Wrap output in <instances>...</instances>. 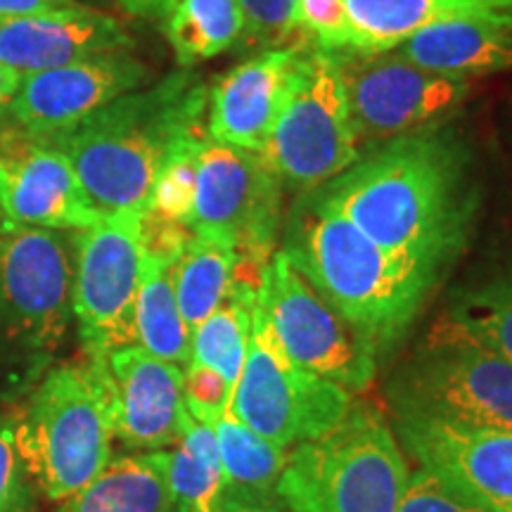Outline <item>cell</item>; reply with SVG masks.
Wrapping results in <instances>:
<instances>
[{"mask_svg": "<svg viewBox=\"0 0 512 512\" xmlns=\"http://www.w3.org/2000/svg\"><path fill=\"white\" fill-rule=\"evenodd\" d=\"M396 53L422 69L460 79L512 72V27L472 19L434 24L401 43Z\"/></svg>", "mask_w": 512, "mask_h": 512, "instance_id": "44dd1931", "label": "cell"}, {"mask_svg": "<svg viewBox=\"0 0 512 512\" xmlns=\"http://www.w3.org/2000/svg\"><path fill=\"white\" fill-rule=\"evenodd\" d=\"M0 512H27V472L19 460L12 422L0 418Z\"/></svg>", "mask_w": 512, "mask_h": 512, "instance_id": "e575fe53", "label": "cell"}, {"mask_svg": "<svg viewBox=\"0 0 512 512\" xmlns=\"http://www.w3.org/2000/svg\"><path fill=\"white\" fill-rule=\"evenodd\" d=\"M283 252L320 297L380 354L408 335L439 285L382 249L335 209L313 200L309 192L290 211Z\"/></svg>", "mask_w": 512, "mask_h": 512, "instance_id": "3957f363", "label": "cell"}, {"mask_svg": "<svg viewBox=\"0 0 512 512\" xmlns=\"http://www.w3.org/2000/svg\"><path fill=\"white\" fill-rule=\"evenodd\" d=\"M143 214H102L76 230L72 311L88 358L136 344V299L143 275Z\"/></svg>", "mask_w": 512, "mask_h": 512, "instance_id": "7c38bea8", "label": "cell"}, {"mask_svg": "<svg viewBox=\"0 0 512 512\" xmlns=\"http://www.w3.org/2000/svg\"><path fill=\"white\" fill-rule=\"evenodd\" d=\"M432 337L472 344L512 363V261L453 294Z\"/></svg>", "mask_w": 512, "mask_h": 512, "instance_id": "7402d4cb", "label": "cell"}, {"mask_svg": "<svg viewBox=\"0 0 512 512\" xmlns=\"http://www.w3.org/2000/svg\"><path fill=\"white\" fill-rule=\"evenodd\" d=\"M183 401L192 418L214 427L233 401V387L219 370L192 361L183 368Z\"/></svg>", "mask_w": 512, "mask_h": 512, "instance_id": "d6a6232c", "label": "cell"}, {"mask_svg": "<svg viewBox=\"0 0 512 512\" xmlns=\"http://www.w3.org/2000/svg\"><path fill=\"white\" fill-rule=\"evenodd\" d=\"M107 392L112 430L133 451H164L181 437L188 411L183 368L133 347L88 358Z\"/></svg>", "mask_w": 512, "mask_h": 512, "instance_id": "2e32d148", "label": "cell"}, {"mask_svg": "<svg viewBox=\"0 0 512 512\" xmlns=\"http://www.w3.org/2000/svg\"><path fill=\"white\" fill-rule=\"evenodd\" d=\"M162 31L181 69L233 48L245 34V12L240 0H176L164 17Z\"/></svg>", "mask_w": 512, "mask_h": 512, "instance_id": "83f0119b", "label": "cell"}, {"mask_svg": "<svg viewBox=\"0 0 512 512\" xmlns=\"http://www.w3.org/2000/svg\"><path fill=\"white\" fill-rule=\"evenodd\" d=\"M361 152L335 53L304 48L261 155L283 185L311 192L344 174Z\"/></svg>", "mask_w": 512, "mask_h": 512, "instance_id": "8992f818", "label": "cell"}, {"mask_svg": "<svg viewBox=\"0 0 512 512\" xmlns=\"http://www.w3.org/2000/svg\"><path fill=\"white\" fill-rule=\"evenodd\" d=\"M131 48L133 36L124 24L86 3L0 22V62L19 74L46 72L83 57Z\"/></svg>", "mask_w": 512, "mask_h": 512, "instance_id": "d6986e66", "label": "cell"}, {"mask_svg": "<svg viewBox=\"0 0 512 512\" xmlns=\"http://www.w3.org/2000/svg\"><path fill=\"white\" fill-rule=\"evenodd\" d=\"M12 422L24 472L48 501H67L112 460V415L91 363L43 377Z\"/></svg>", "mask_w": 512, "mask_h": 512, "instance_id": "5b68a950", "label": "cell"}, {"mask_svg": "<svg viewBox=\"0 0 512 512\" xmlns=\"http://www.w3.org/2000/svg\"><path fill=\"white\" fill-rule=\"evenodd\" d=\"M399 512H484L425 467L411 472Z\"/></svg>", "mask_w": 512, "mask_h": 512, "instance_id": "836d02e7", "label": "cell"}, {"mask_svg": "<svg viewBox=\"0 0 512 512\" xmlns=\"http://www.w3.org/2000/svg\"><path fill=\"white\" fill-rule=\"evenodd\" d=\"M256 302V287L235 283L233 290L214 313L192 330L190 358L204 366L219 370L235 392L247 356L249 332H252V309Z\"/></svg>", "mask_w": 512, "mask_h": 512, "instance_id": "f1b7e54d", "label": "cell"}, {"mask_svg": "<svg viewBox=\"0 0 512 512\" xmlns=\"http://www.w3.org/2000/svg\"><path fill=\"white\" fill-rule=\"evenodd\" d=\"M150 81L152 69L131 50L100 53L46 72L24 74L8 114L29 136L55 138Z\"/></svg>", "mask_w": 512, "mask_h": 512, "instance_id": "5bb4252c", "label": "cell"}, {"mask_svg": "<svg viewBox=\"0 0 512 512\" xmlns=\"http://www.w3.org/2000/svg\"><path fill=\"white\" fill-rule=\"evenodd\" d=\"M57 512H176L166 479V451L110 460Z\"/></svg>", "mask_w": 512, "mask_h": 512, "instance_id": "603a6c76", "label": "cell"}, {"mask_svg": "<svg viewBox=\"0 0 512 512\" xmlns=\"http://www.w3.org/2000/svg\"><path fill=\"white\" fill-rule=\"evenodd\" d=\"M204 133H207V128L181 140L174 147V152L166 157L157 181L152 185L145 214L181 223L185 228L190 226L192 207H195V150Z\"/></svg>", "mask_w": 512, "mask_h": 512, "instance_id": "f546056e", "label": "cell"}, {"mask_svg": "<svg viewBox=\"0 0 512 512\" xmlns=\"http://www.w3.org/2000/svg\"><path fill=\"white\" fill-rule=\"evenodd\" d=\"M126 15L150 19V22H164V17L169 15V10L174 8L176 0H114Z\"/></svg>", "mask_w": 512, "mask_h": 512, "instance_id": "8d00e7d4", "label": "cell"}, {"mask_svg": "<svg viewBox=\"0 0 512 512\" xmlns=\"http://www.w3.org/2000/svg\"><path fill=\"white\" fill-rule=\"evenodd\" d=\"M309 195L439 283L475 230V150L451 124L427 128L366 147L344 174Z\"/></svg>", "mask_w": 512, "mask_h": 512, "instance_id": "6da1fadb", "label": "cell"}, {"mask_svg": "<svg viewBox=\"0 0 512 512\" xmlns=\"http://www.w3.org/2000/svg\"><path fill=\"white\" fill-rule=\"evenodd\" d=\"M79 3H81V0H79ZM83 3L93 5V8L98 5V8H100V5H110V3H114V0H83Z\"/></svg>", "mask_w": 512, "mask_h": 512, "instance_id": "60d3db41", "label": "cell"}, {"mask_svg": "<svg viewBox=\"0 0 512 512\" xmlns=\"http://www.w3.org/2000/svg\"><path fill=\"white\" fill-rule=\"evenodd\" d=\"M344 88H347L351 119L358 143H387L451 124L472 83L460 76H448L422 69L408 62L396 50L392 53H335Z\"/></svg>", "mask_w": 512, "mask_h": 512, "instance_id": "8fae6325", "label": "cell"}, {"mask_svg": "<svg viewBox=\"0 0 512 512\" xmlns=\"http://www.w3.org/2000/svg\"><path fill=\"white\" fill-rule=\"evenodd\" d=\"M219 512H278L268 503H254V501H223Z\"/></svg>", "mask_w": 512, "mask_h": 512, "instance_id": "f35d334b", "label": "cell"}, {"mask_svg": "<svg viewBox=\"0 0 512 512\" xmlns=\"http://www.w3.org/2000/svg\"><path fill=\"white\" fill-rule=\"evenodd\" d=\"M166 479L176 512L221 510L226 501V479L214 427L188 413L181 437L166 451Z\"/></svg>", "mask_w": 512, "mask_h": 512, "instance_id": "484cf974", "label": "cell"}, {"mask_svg": "<svg viewBox=\"0 0 512 512\" xmlns=\"http://www.w3.org/2000/svg\"><path fill=\"white\" fill-rule=\"evenodd\" d=\"M207 86L195 69L121 95L81 124L43 138L72 159L98 214H145L152 185L181 140L202 131Z\"/></svg>", "mask_w": 512, "mask_h": 512, "instance_id": "7a4b0ae2", "label": "cell"}, {"mask_svg": "<svg viewBox=\"0 0 512 512\" xmlns=\"http://www.w3.org/2000/svg\"><path fill=\"white\" fill-rule=\"evenodd\" d=\"M240 5L245 12V34L240 41L254 53L268 48L306 46L294 24L297 0H240Z\"/></svg>", "mask_w": 512, "mask_h": 512, "instance_id": "4dcf8cb0", "label": "cell"}, {"mask_svg": "<svg viewBox=\"0 0 512 512\" xmlns=\"http://www.w3.org/2000/svg\"><path fill=\"white\" fill-rule=\"evenodd\" d=\"M256 299L278 344L297 366L351 394L373 382L380 351L320 297L283 249L261 271Z\"/></svg>", "mask_w": 512, "mask_h": 512, "instance_id": "30bf717a", "label": "cell"}, {"mask_svg": "<svg viewBox=\"0 0 512 512\" xmlns=\"http://www.w3.org/2000/svg\"><path fill=\"white\" fill-rule=\"evenodd\" d=\"M351 53H392L418 31L444 22H491L512 27V0H344ZM347 53V50H344Z\"/></svg>", "mask_w": 512, "mask_h": 512, "instance_id": "ffe728a7", "label": "cell"}, {"mask_svg": "<svg viewBox=\"0 0 512 512\" xmlns=\"http://www.w3.org/2000/svg\"><path fill=\"white\" fill-rule=\"evenodd\" d=\"M294 24L309 48L325 53L351 48V22L344 0H297Z\"/></svg>", "mask_w": 512, "mask_h": 512, "instance_id": "1f68e13d", "label": "cell"}, {"mask_svg": "<svg viewBox=\"0 0 512 512\" xmlns=\"http://www.w3.org/2000/svg\"><path fill=\"white\" fill-rule=\"evenodd\" d=\"M387 399L394 418L512 432V363L430 335L389 377Z\"/></svg>", "mask_w": 512, "mask_h": 512, "instance_id": "ba28073f", "label": "cell"}, {"mask_svg": "<svg viewBox=\"0 0 512 512\" xmlns=\"http://www.w3.org/2000/svg\"><path fill=\"white\" fill-rule=\"evenodd\" d=\"M136 347L178 368L190 363V330L176 302L174 259L145 252L136 299Z\"/></svg>", "mask_w": 512, "mask_h": 512, "instance_id": "d4e9b609", "label": "cell"}, {"mask_svg": "<svg viewBox=\"0 0 512 512\" xmlns=\"http://www.w3.org/2000/svg\"><path fill=\"white\" fill-rule=\"evenodd\" d=\"M10 124H12V119L8 114V107H0V133H3Z\"/></svg>", "mask_w": 512, "mask_h": 512, "instance_id": "ab89813d", "label": "cell"}, {"mask_svg": "<svg viewBox=\"0 0 512 512\" xmlns=\"http://www.w3.org/2000/svg\"><path fill=\"white\" fill-rule=\"evenodd\" d=\"M0 221H3V211H0Z\"/></svg>", "mask_w": 512, "mask_h": 512, "instance_id": "b9f144b4", "label": "cell"}, {"mask_svg": "<svg viewBox=\"0 0 512 512\" xmlns=\"http://www.w3.org/2000/svg\"><path fill=\"white\" fill-rule=\"evenodd\" d=\"M283 181L264 155L219 140L200 138L195 150V207L190 230L195 235H230L238 240L240 268L259 271L271 261L280 228Z\"/></svg>", "mask_w": 512, "mask_h": 512, "instance_id": "4fadbf2b", "label": "cell"}, {"mask_svg": "<svg viewBox=\"0 0 512 512\" xmlns=\"http://www.w3.org/2000/svg\"><path fill=\"white\" fill-rule=\"evenodd\" d=\"M240 247L230 235H190L174 261V290L190 335L223 304L238 280Z\"/></svg>", "mask_w": 512, "mask_h": 512, "instance_id": "cb8c5ba5", "label": "cell"}, {"mask_svg": "<svg viewBox=\"0 0 512 512\" xmlns=\"http://www.w3.org/2000/svg\"><path fill=\"white\" fill-rule=\"evenodd\" d=\"M408 470L373 406H351L335 430L287 453L275 494L287 512H399Z\"/></svg>", "mask_w": 512, "mask_h": 512, "instance_id": "277c9868", "label": "cell"}, {"mask_svg": "<svg viewBox=\"0 0 512 512\" xmlns=\"http://www.w3.org/2000/svg\"><path fill=\"white\" fill-rule=\"evenodd\" d=\"M76 233L0 223V358L50 356L72 325Z\"/></svg>", "mask_w": 512, "mask_h": 512, "instance_id": "52a82bcc", "label": "cell"}, {"mask_svg": "<svg viewBox=\"0 0 512 512\" xmlns=\"http://www.w3.org/2000/svg\"><path fill=\"white\" fill-rule=\"evenodd\" d=\"M79 0H0V22L31 15H43V12L69 8Z\"/></svg>", "mask_w": 512, "mask_h": 512, "instance_id": "d590c367", "label": "cell"}, {"mask_svg": "<svg viewBox=\"0 0 512 512\" xmlns=\"http://www.w3.org/2000/svg\"><path fill=\"white\" fill-rule=\"evenodd\" d=\"M0 211L24 228L83 230L100 219L72 159L15 121L0 133Z\"/></svg>", "mask_w": 512, "mask_h": 512, "instance_id": "9a60e30c", "label": "cell"}, {"mask_svg": "<svg viewBox=\"0 0 512 512\" xmlns=\"http://www.w3.org/2000/svg\"><path fill=\"white\" fill-rule=\"evenodd\" d=\"M420 467L484 512H512V432L396 418Z\"/></svg>", "mask_w": 512, "mask_h": 512, "instance_id": "e0dca14e", "label": "cell"}, {"mask_svg": "<svg viewBox=\"0 0 512 512\" xmlns=\"http://www.w3.org/2000/svg\"><path fill=\"white\" fill-rule=\"evenodd\" d=\"M214 432L219 439L223 479H226V501L268 503L266 498L275 491L287 463L285 448L261 437L233 411L223 413V418L214 425Z\"/></svg>", "mask_w": 512, "mask_h": 512, "instance_id": "4316f807", "label": "cell"}, {"mask_svg": "<svg viewBox=\"0 0 512 512\" xmlns=\"http://www.w3.org/2000/svg\"><path fill=\"white\" fill-rule=\"evenodd\" d=\"M304 48L259 50L223 74L207 95V136L261 155Z\"/></svg>", "mask_w": 512, "mask_h": 512, "instance_id": "ac0fdd59", "label": "cell"}, {"mask_svg": "<svg viewBox=\"0 0 512 512\" xmlns=\"http://www.w3.org/2000/svg\"><path fill=\"white\" fill-rule=\"evenodd\" d=\"M228 411L275 446L292 451L335 430L351 411V392L297 366L256 299L247 356Z\"/></svg>", "mask_w": 512, "mask_h": 512, "instance_id": "9c48e42d", "label": "cell"}, {"mask_svg": "<svg viewBox=\"0 0 512 512\" xmlns=\"http://www.w3.org/2000/svg\"><path fill=\"white\" fill-rule=\"evenodd\" d=\"M24 74H19L17 69L8 67V64L0 62V107H8L12 98H15L19 86H22Z\"/></svg>", "mask_w": 512, "mask_h": 512, "instance_id": "74e56055", "label": "cell"}]
</instances>
